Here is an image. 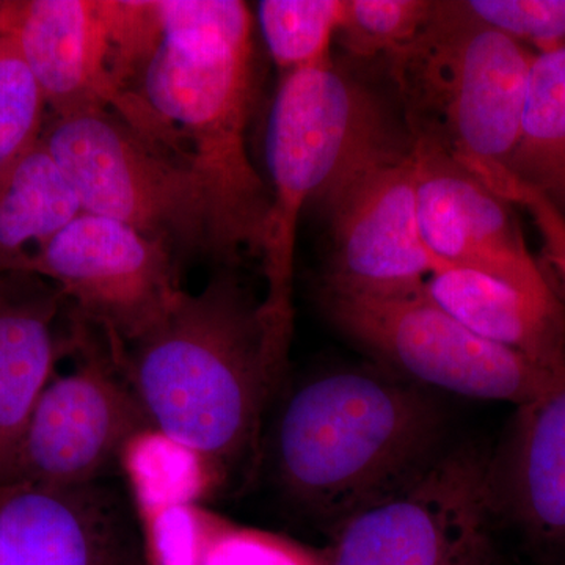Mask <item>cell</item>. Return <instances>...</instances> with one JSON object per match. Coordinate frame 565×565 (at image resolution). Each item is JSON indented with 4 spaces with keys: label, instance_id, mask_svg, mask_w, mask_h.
I'll use <instances>...</instances> for the list:
<instances>
[{
    "label": "cell",
    "instance_id": "obj_21",
    "mask_svg": "<svg viewBox=\"0 0 565 565\" xmlns=\"http://www.w3.org/2000/svg\"><path fill=\"white\" fill-rule=\"evenodd\" d=\"M435 6L433 0H345L337 39L355 57H392L426 28Z\"/></svg>",
    "mask_w": 565,
    "mask_h": 565
},
{
    "label": "cell",
    "instance_id": "obj_18",
    "mask_svg": "<svg viewBox=\"0 0 565 565\" xmlns=\"http://www.w3.org/2000/svg\"><path fill=\"white\" fill-rule=\"evenodd\" d=\"M82 212L41 139L0 170V273L22 266Z\"/></svg>",
    "mask_w": 565,
    "mask_h": 565
},
{
    "label": "cell",
    "instance_id": "obj_12",
    "mask_svg": "<svg viewBox=\"0 0 565 565\" xmlns=\"http://www.w3.org/2000/svg\"><path fill=\"white\" fill-rule=\"evenodd\" d=\"M332 255L321 289L385 294L423 286L446 264L424 244L414 152L382 163L322 203Z\"/></svg>",
    "mask_w": 565,
    "mask_h": 565
},
{
    "label": "cell",
    "instance_id": "obj_7",
    "mask_svg": "<svg viewBox=\"0 0 565 565\" xmlns=\"http://www.w3.org/2000/svg\"><path fill=\"white\" fill-rule=\"evenodd\" d=\"M82 212L125 223L178 253L206 250L207 211L192 170L110 110L54 117L40 136Z\"/></svg>",
    "mask_w": 565,
    "mask_h": 565
},
{
    "label": "cell",
    "instance_id": "obj_11",
    "mask_svg": "<svg viewBox=\"0 0 565 565\" xmlns=\"http://www.w3.org/2000/svg\"><path fill=\"white\" fill-rule=\"evenodd\" d=\"M14 40L54 117L110 110L169 147L166 122L122 79L110 0H25Z\"/></svg>",
    "mask_w": 565,
    "mask_h": 565
},
{
    "label": "cell",
    "instance_id": "obj_26",
    "mask_svg": "<svg viewBox=\"0 0 565 565\" xmlns=\"http://www.w3.org/2000/svg\"><path fill=\"white\" fill-rule=\"evenodd\" d=\"M0 565H17L13 556H11V553L9 552V548L3 544L2 539H0Z\"/></svg>",
    "mask_w": 565,
    "mask_h": 565
},
{
    "label": "cell",
    "instance_id": "obj_1",
    "mask_svg": "<svg viewBox=\"0 0 565 565\" xmlns=\"http://www.w3.org/2000/svg\"><path fill=\"white\" fill-rule=\"evenodd\" d=\"M159 433L204 460L222 481L259 457L267 397L277 385L259 303L232 273L181 291L148 332L115 352Z\"/></svg>",
    "mask_w": 565,
    "mask_h": 565
},
{
    "label": "cell",
    "instance_id": "obj_24",
    "mask_svg": "<svg viewBox=\"0 0 565 565\" xmlns=\"http://www.w3.org/2000/svg\"><path fill=\"white\" fill-rule=\"evenodd\" d=\"M473 174L490 191L530 215L544 248L545 262L565 291V217L541 193L515 178L504 166L484 163Z\"/></svg>",
    "mask_w": 565,
    "mask_h": 565
},
{
    "label": "cell",
    "instance_id": "obj_19",
    "mask_svg": "<svg viewBox=\"0 0 565 565\" xmlns=\"http://www.w3.org/2000/svg\"><path fill=\"white\" fill-rule=\"evenodd\" d=\"M505 169L565 217V46L535 55L519 140Z\"/></svg>",
    "mask_w": 565,
    "mask_h": 565
},
{
    "label": "cell",
    "instance_id": "obj_2",
    "mask_svg": "<svg viewBox=\"0 0 565 565\" xmlns=\"http://www.w3.org/2000/svg\"><path fill=\"white\" fill-rule=\"evenodd\" d=\"M444 408L429 390L377 367L310 379L282 407L273 435L285 497L338 527L414 482L445 451Z\"/></svg>",
    "mask_w": 565,
    "mask_h": 565
},
{
    "label": "cell",
    "instance_id": "obj_3",
    "mask_svg": "<svg viewBox=\"0 0 565 565\" xmlns=\"http://www.w3.org/2000/svg\"><path fill=\"white\" fill-rule=\"evenodd\" d=\"M412 151L407 126L370 87L332 61L282 76L266 134L270 206L262 244L266 296L259 311L280 381L294 326V262L305 207Z\"/></svg>",
    "mask_w": 565,
    "mask_h": 565
},
{
    "label": "cell",
    "instance_id": "obj_10",
    "mask_svg": "<svg viewBox=\"0 0 565 565\" xmlns=\"http://www.w3.org/2000/svg\"><path fill=\"white\" fill-rule=\"evenodd\" d=\"M151 426L114 353L52 377L25 427L9 484L74 487L109 478Z\"/></svg>",
    "mask_w": 565,
    "mask_h": 565
},
{
    "label": "cell",
    "instance_id": "obj_9",
    "mask_svg": "<svg viewBox=\"0 0 565 565\" xmlns=\"http://www.w3.org/2000/svg\"><path fill=\"white\" fill-rule=\"evenodd\" d=\"M61 289L77 319L120 351L163 318L182 289L177 256L102 215L81 212L22 266Z\"/></svg>",
    "mask_w": 565,
    "mask_h": 565
},
{
    "label": "cell",
    "instance_id": "obj_23",
    "mask_svg": "<svg viewBox=\"0 0 565 565\" xmlns=\"http://www.w3.org/2000/svg\"><path fill=\"white\" fill-rule=\"evenodd\" d=\"M467 7L535 55L565 46V0H468Z\"/></svg>",
    "mask_w": 565,
    "mask_h": 565
},
{
    "label": "cell",
    "instance_id": "obj_14",
    "mask_svg": "<svg viewBox=\"0 0 565 565\" xmlns=\"http://www.w3.org/2000/svg\"><path fill=\"white\" fill-rule=\"evenodd\" d=\"M0 539L17 565H152L137 511L110 478L0 486Z\"/></svg>",
    "mask_w": 565,
    "mask_h": 565
},
{
    "label": "cell",
    "instance_id": "obj_22",
    "mask_svg": "<svg viewBox=\"0 0 565 565\" xmlns=\"http://www.w3.org/2000/svg\"><path fill=\"white\" fill-rule=\"evenodd\" d=\"M44 110L46 103L17 40L0 39V170L40 139Z\"/></svg>",
    "mask_w": 565,
    "mask_h": 565
},
{
    "label": "cell",
    "instance_id": "obj_5",
    "mask_svg": "<svg viewBox=\"0 0 565 565\" xmlns=\"http://www.w3.org/2000/svg\"><path fill=\"white\" fill-rule=\"evenodd\" d=\"M535 54L476 18L467 2H437L433 18L390 62L412 139L457 162L511 159Z\"/></svg>",
    "mask_w": 565,
    "mask_h": 565
},
{
    "label": "cell",
    "instance_id": "obj_4",
    "mask_svg": "<svg viewBox=\"0 0 565 565\" xmlns=\"http://www.w3.org/2000/svg\"><path fill=\"white\" fill-rule=\"evenodd\" d=\"M137 93L172 129L182 159L202 185L206 250L225 264L245 250L258 255L270 191L247 147L255 102L253 32L159 44Z\"/></svg>",
    "mask_w": 565,
    "mask_h": 565
},
{
    "label": "cell",
    "instance_id": "obj_15",
    "mask_svg": "<svg viewBox=\"0 0 565 565\" xmlns=\"http://www.w3.org/2000/svg\"><path fill=\"white\" fill-rule=\"evenodd\" d=\"M493 520L527 545L565 555V373L516 407L498 451L490 455Z\"/></svg>",
    "mask_w": 565,
    "mask_h": 565
},
{
    "label": "cell",
    "instance_id": "obj_20",
    "mask_svg": "<svg viewBox=\"0 0 565 565\" xmlns=\"http://www.w3.org/2000/svg\"><path fill=\"white\" fill-rule=\"evenodd\" d=\"M345 0H263L256 20L282 76L330 62L344 20Z\"/></svg>",
    "mask_w": 565,
    "mask_h": 565
},
{
    "label": "cell",
    "instance_id": "obj_17",
    "mask_svg": "<svg viewBox=\"0 0 565 565\" xmlns=\"http://www.w3.org/2000/svg\"><path fill=\"white\" fill-rule=\"evenodd\" d=\"M427 292L457 321L487 341L565 370V313L559 299H541L508 282L448 266L426 281Z\"/></svg>",
    "mask_w": 565,
    "mask_h": 565
},
{
    "label": "cell",
    "instance_id": "obj_16",
    "mask_svg": "<svg viewBox=\"0 0 565 565\" xmlns=\"http://www.w3.org/2000/svg\"><path fill=\"white\" fill-rule=\"evenodd\" d=\"M65 300L39 275L0 273V486L9 484L33 408L54 377Z\"/></svg>",
    "mask_w": 565,
    "mask_h": 565
},
{
    "label": "cell",
    "instance_id": "obj_13",
    "mask_svg": "<svg viewBox=\"0 0 565 565\" xmlns=\"http://www.w3.org/2000/svg\"><path fill=\"white\" fill-rule=\"evenodd\" d=\"M412 152L419 230L435 258L557 299L527 248L514 206L429 141L412 139Z\"/></svg>",
    "mask_w": 565,
    "mask_h": 565
},
{
    "label": "cell",
    "instance_id": "obj_25",
    "mask_svg": "<svg viewBox=\"0 0 565 565\" xmlns=\"http://www.w3.org/2000/svg\"><path fill=\"white\" fill-rule=\"evenodd\" d=\"M24 7L25 0H0V39L17 35Z\"/></svg>",
    "mask_w": 565,
    "mask_h": 565
},
{
    "label": "cell",
    "instance_id": "obj_6",
    "mask_svg": "<svg viewBox=\"0 0 565 565\" xmlns=\"http://www.w3.org/2000/svg\"><path fill=\"white\" fill-rule=\"evenodd\" d=\"M319 297L345 338L385 370L427 390L520 407L565 373L471 332L435 302L426 282L385 294L321 289Z\"/></svg>",
    "mask_w": 565,
    "mask_h": 565
},
{
    "label": "cell",
    "instance_id": "obj_8",
    "mask_svg": "<svg viewBox=\"0 0 565 565\" xmlns=\"http://www.w3.org/2000/svg\"><path fill=\"white\" fill-rule=\"evenodd\" d=\"M490 455L445 449L414 482L333 530L326 565H490Z\"/></svg>",
    "mask_w": 565,
    "mask_h": 565
}]
</instances>
